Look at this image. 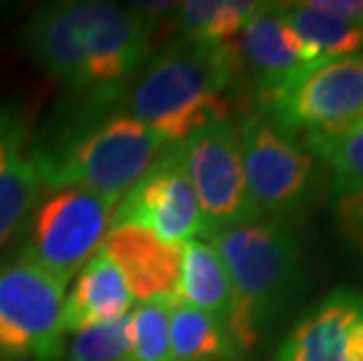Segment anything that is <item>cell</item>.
Wrapping results in <instances>:
<instances>
[{
  "instance_id": "ffe728a7",
  "label": "cell",
  "mask_w": 363,
  "mask_h": 361,
  "mask_svg": "<svg viewBox=\"0 0 363 361\" xmlns=\"http://www.w3.org/2000/svg\"><path fill=\"white\" fill-rule=\"evenodd\" d=\"M256 7L251 0H188L176 5V28L181 40L233 43Z\"/></svg>"
},
{
  "instance_id": "30bf717a",
  "label": "cell",
  "mask_w": 363,
  "mask_h": 361,
  "mask_svg": "<svg viewBox=\"0 0 363 361\" xmlns=\"http://www.w3.org/2000/svg\"><path fill=\"white\" fill-rule=\"evenodd\" d=\"M118 226L143 228L176 247L206 235L195 188L183 165L181 143L167 145L141 181L120 199L111 218V228Z\"/></svg>"
},
{
  "instance_id": "52a82bcc",
  "label": "cell",
  "mask_w": 363,
  "mask_h": 361,
  "mask_svg": "<svg viewBox=\"0 0 363 361\" xmlns=\"http://www.w3.org/2000/svg\"><path fill=\"white\" fill-rule=\"evenodd\" d=\"M68 284L17 258L0 267V361H59Z\"/></svg>"
},
{
  "instance_id": "6da1fadb",
  "label": "cell",
  "mask_w": 363,
  "mask_h": 361,
  "mask_svg": "<svg viewBox=\"0 0 363 361\" xmlns=\"http://www.w3.org/2000/svg\"><path fill=\"white\" fill-rule=\"evenodd\" d=\"M164 148V139L131 115L82 106L59 134L33 141V160L43 188H78L120 202Z\"/></svg>"
},
{
  "instance_id": "7402d4cb",
  "label": "cell",
  "mask_w": 363,
  "mask_h": 361,
  "mask_svg": "<svg viewBox=\"0 0 363 361\" xmlns=\"http://www.w3.org/2000/svg\"><path fill=\"white\" fill-rule=\"evenodd\" d=\"M127 317L75 333L68 361H129Z\"/></svg>"
},
{
  "instance_id": "ac0fdd59",
  "label": "cell",
  "mask_w": 363,
  "mask_h": 361,
  "mask_svg": "<svg viewBox=\"0 0 363 361\" xmlns=\"http://www.w3.org/2000/svg\"><path fill=\"white\" fill-rule=\"evenodd\" d=\"M172 361H233L239 357L228 326L211 314L174 298L169 303Z\"/></svg>"
},
{
  "instance_id": "d6986e66",
  "label": "cell",
  "mask_w": 363,
  "mask_h": 361,
  "mask_svg": "<svg viewBox=\"0 0 363 361\" xmlns=\"http://www.w3.org/2000/svg\"><path fill=\"white\" fill-rule=\"evenodd\" d=\"M303 145L328 169L333 197L363 186V115L342 127L303 134Z\"/></svg>"
},
{
  "instance_id": "e0dca14e",
  "label": "cell",
  "mask_w": 363,
  "mask_h": 361,
  "mask_svg": "<svg viewBox=\"0 0 363 361\" xmlns=\"http://www.w3.org/2000/svg\"><path fill=\"white\" fill-rule=\"evenodd\" d=\"M286 21L298 38L307 66L354 57L363 52V30L307 3H286Z\"/></svg>"
},
{
  "instance_id": "5bb4252c",
  "label": "cell",
  "mask_w": 363,
  "mask_h": 361,
  "mask_svg": "<svg viewBox=\"0 0 363 361\" xmlns=\"http://www.w3.org/2000/svg\"><path fill=\"white\" fill-rule=\"evenodd\" d=\"M40 188L28 122L17 106H5L0 111V249L35 209Z\"/></svg>"
},
{
  "instance_id": "7a4b0ae2",
  "label": "cell",
  "mask_w": 363,
  "mask_h": 361,
  "mask_svg": "<svg viewBox=\"0 0 363 361\" xmlns=\"http://www.w3.org/2000/svg\"><path fill=\"white\" fill-rule=\"evenodd\" d=\"M237 80L233 43L179 40L145 64L118 111L148 125L167 145L181 143L206 122L230 118L228 91Z\"/></svg>"
},
{
  "instance_id": "277c9868",
  "label": "cell",
  "mask_w": 363,
  "mask_h": 361,
  "mask_svg": "<svg viewBox=\"0 0 363 361\" xmlns=\"http://www.w3.org/2000/svg\"><path fill=\"white\" fill-rule=\"evenodd\" d=\"M68 12L84 64L82 106L120 109L129 84L148 61L152 21L136 5L106 0H68Z\"/></svg>"
},
{
  "instance_id": "5b68a950",
  "label": "cell",
  "mask_w": 363,
  "mask_h": 361,
  "mask_svg": "<svg viewBox=\"0 0 363 361\" xmlns=\"http://www.w3.org/2000/svg\"><path fill=\"white\" fill-rule=\"evenodd\" d=\"M246 195L256 221L289 223L310 199L316 160L262 113L239 122Z\"/></svg>"
},
{
  "instance_id": "7c38bea8",
  "label": "cell",
  "mask_w": 363,
  "mask_h": 361,
  "mask_svg": "<svg viewBox=\"0 0 363 361\" xmlns=\"http://www.w3.org/2000/svg\"><path fill=\"white\" fill-rule=\"evenodd\" d=\"M239 75L246 73L265 106L305 68L303 50L286 21V3H258L256 12L233 40Z\"/></svg>"
},
{
  "instance_id": "9a60e30c",
  "label": "cell",
  "mask_w": 363,
  "mask_h": 361,
  "mask_svg": "<svg viewBox=\"0 0 363 361\" xmlns=\"http://www.w3.org/2000/svg\"><path fill=\"white\" fill-rule=\"evenodd\" d=\"M131 294L122 272L99 249L75 274L71 294L64 298L61 333H80L91 326L125 319L131 310Z\"/></svg>"
},
{
  "instance_id": "ba28073f",
  "label": "cell",
  "mask_w": 363,
  "mask_h": 361,
  "mask_svg": "<svg viewBox=\"0 0 363 361\" xmlns=\"http://www.w3.org/2000/svg\"><path fill=\"white\" fill-rule=\"evenodd\" d=\"M181 155L204 218V237L256 221L246 195L239 122H206L181 141Z\"/></svg>"
},
{
  "instance_id": "4fadbf2b",
  "label": "cell",
  "mask_w": 363,
  "mask_h": 361,
  "mask_svg": "<svg viewBox=\"0 0 363 361\" xmlns=\"http://www.w3.org/2000/svg\"><path fill=\"white\" fill-rule=\"evenodd\" d=\"M138 303L174 301L179 294L181 247L157 240L136 226L111 228L101 244Z\"/></svg>"
},
{
  "instance_id": "44dd1931",
  "label": "cell",
  "mask_w": 363,
  "mask_h": 361,
  "mask_svg": "<svg viewBox=\"0 0 363 361\" xmlns=\"http://www.w3.org/2000/svg\"><path fill=\"white\" fill-rule=\"evenodd\" d=\"M169 303H141L127 317L129 361H172L169 343Z\"/></svg>"
},
{
  "instance_id": "8992f818",
  "label": "cell",
  "mask_w": 363,
  "mask_h": 361,
  "mask_svg": "<svg viewBox=\"0 0 363 361\" xmlns=\"http://www.w3.org/2000/svg\"><path fill=\"white\" fill-rule=\"evenodd\" d=\"M115 204V199L78 188L48 195L33 209L19 258L68 284L101 249Z\"/></svg>"
},
{
  "instance_id": "603a6c76",
  "label": "cell",
  "mask_w": 363,
  "mask_h": 361,
  "mask_svg": "<svg viewBox=\"0 0 363 361\" xmlns=\"http://www.w3.org/2000/svg\"><path fill=\"white\" fill-rule=\"evenodd\" d=\"M330 216L342 249L363 265V186L333 197Z\"/></svg>"
},
{
  "instance_id": "9c48e42d",
  "label": "cell",
  "mask_w": 363,
  "mask_h": 361,
  "mask_svg": "<svg viewBox=\"0 0 363 361\" xmlns=\"http://www.w3.org/2000/svg\"><path fill=\"white\" fill-rule=\"evenodd\" d=\"M286 134L335 129L363 115V52L305 68L262 106Z\"/></svg>"
},
{
  "instance_id": "3957f363",
  "label": "cell",
  "mask_w": 363,
  "mask_h": 361,
  "mask_svg": "<svg viewBox=\"0 0 363 361\" xmlns=\"http://www.w3.org/2000/svg\"><path fill=\"white\" fill-rule=\"evenodd\" d=\"M233 284L228 331L239 352L253 350L305 294L303 244L289 223L249 221L208 237Z\"/></svg>"
},
{
  "instance_id": "cb8c5ba5",
  "label": "cell",
  "mask_w": 363,
  "mask_h": 361,
  "mask_svg": "<svg viewBox=\"0 0 363 361\" xmlns=\"http://www.w3.org/2000/svg\"><path fill=\"white\" fill-rule=\"evenodd\" d=\"M310 5L363 30V0H310Z\"/></svg>"
},
{
  "instance_id": "8fae6325",
  "label": "cell",
  "mask_w": 363,
  "mask_h": 361,
  "mask_svg": "<svg viewBox=\"0 0 363 361\" xmlns=\"http://www.w3.org/2000/svg\"><path fill=\"white\" fill-rule=\"evenodd\" d=\"M277 361H363V291L323 296L284 338Z\"/></svg>"
},
{
  "instance_id": "2e32d148",
  "label": "cell",
  "mask_w": 363,
  "mask_h": 361,
  "mask_svg": "<svg viewBox=\"0 0 363 361\" xmlns=\"http://www.w3.org/2000/svg\"><path fill=\"white\" fill-rule=\"evenodd\" d=\"M176 298L228 326L233 314V284L211 242L192 240L181 247V277Z\"/></svg>"
}]
</instances>
